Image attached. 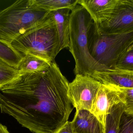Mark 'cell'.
Returning <instances> with one entry per match:
<instances>
[{"label":"cell","mask_w":133,"mask_h":133,"mask_svg":"<svg viewBox=\"0 0 133 133\" xmlns=\"http://www.w3.org/2000/svg\"><path fill=\"white\" fill-rule=\"evenodd\" d=\"M69 83L54 61L43 72L19 73L0 88V109L34 133H56L73 109Z\"/></svg>","instance_id":"1"},{"label":"cell","mask_w":133,"mask_h":133,"mask_svg":"<svg viewBox=\"0 0 133 133\" xmlns=\"http://www.w3.org/2000/svg\"><path fill=\"white\" fill-rule=\"evenodd\" d=\"M51 16V12L36 8L30 0L16 1L0 11V42L13 48L15 40Z\"/></svg>","instance_id":"2"},{"label":"cell","mask_w":133,"mask_h":133,"mask_svg":"<svg viewBox=\"0 0 133 133\" xmlns=\"http://www.w3.org/2000/svg\"><path fill=\"white\" fill-rule=\"evenodd\" d=\"M71 11L69 48L75 61L74 72L76 75L93 77L95 73L102 71L88 51V33L94 22L88 12L81 5H77Z\"/></svg>","instance_id":"3"},{"label":"cell","mask_w":133,"mask_h":133,"mask_svg":"<svg viewBox=\"0 0 133 133\" xmlns=\"http://www.w3.org/2000/svg\"><path fill=\"white\" fill-rule=\"evenodd\" d=\"M11 46L22 55L30 54L51 65L59 52V37L51 14L45 22L19 37Z\"/></svg>","instance_id":"4"},{"label":"cell","mask_w":133,"mask_h":133,"mask_svg":"<svg viewBox=\"0 0 133 133\" xmlns=\"http://www.w3.org/2000/svg\"><path fill=\"white\" fill-rule=\"evenodd\" d=\"M88 49L102 71L115 68L121 55L133 44V32L121 34L102 33L93 22L88 33Z\"/></svg>","instance_id":"5"},{"label":"cell","mask_w":133,"mask_h":133,"mask_svg":"<svg viewBox=\"0 0 133 133\" xmlns=\"http://www.w3.org/2000/svg\"><path fill=\"white\" fill-rule=\"evenodd\" d=\"M101 83L93 77L85 75H76L69 83L67 95L76 111H90L94 100Z\"/></svg>","instance_id":"6"},{"label":"cell","mask_w":133,"mask_h":133,"mask_svg":"<svg viewBox=\"0 0 133 133\" xmlns=\"http://www.w3.org/2000/svg\"><path fill=\"white\" fill-rule=\"evenodd\" d=\"M97 25L99 30L106 34L133 33V0H118L108 18Z\"/></svg>","instance_id":"7"},{"label":"cell","mask_w":133,"mask_h":133,"mask_svg":"<svg viewBox=\"0 0 133 133\" xmlns=\"http://www.w3.org/2000/svg\"><path fill=\"white\" fill-rule=\"evenodd\" d=\"M123 94L118 87L101 84L90 112L105 127L106 116L109 110L115 105L123 103Z\"/></svg>","instance_id":"8"},{"label":"cell","mask_w":133,"mask_h":133,"mask_svg":"<svg viewBox=\"0 0 133 133\" xmlns=\"http://www.w3.org/2000/svg\"><path fill=\"white\" fill-rule=\"evenodd\" d=\"M71 123L74 133H105L104 126L88 110L76 111Z\"/></svg>","instance_id":"9"},{"label":"cell","mask_w":133,"mask_h":133,"mask_svg":"<svg viewBox=\"0 0 133 133\" xmlns=\"http://www.w3.org/2000/svg\"><path fill=\"white\" fill-rule=\"evenodd\" d=\"M92 77L102 84L119 88L133 89V71L107 69L97 72Z\"/></svg>","instance_id":"10"},{"label":"cell","mask_w":133,"mask_h":133,"mask_svg":"<svg viewBox=\"0 0 133 133\" xmlns=\"http://www.w3.org/2000/svg\"><path fill=\"white\" fill-rule=\"evenodd\" d=\"M118 0H79L78 4L83 7L93 20L100 24L106 20Z\"/></svg>","instance_id":"11"},{"label":"cell","mask_w":133,"mask_h":133,"mask_svg":"<svg viewBox=\"0 0 133 133\" xmlns=\"http://www.w3.org/2000/svg\"><path fill=\"white\" fill-rule=\"evenodd\" d=\"M70 11L69 9H62L51 12L59 37V52L69 47Z\"/></svg>","instance_id":"12"},{"label":"cell","mask_w":133,"mask_h":133,"mask_svg":"<svg viewBox=\"0 0 133 133\" xmlns=\"http://www.w3.org/2000/svg\"><path fill=\"white\" fill-rule=\"evenodd\" d=\"M51 65L38 57L26 54L21 59L17 69L19 73L39 72L47 69Z\"/></svg>","instance_id":"13"},{"label":"cell","mask_w":133,"mask_h":133,"mask_svg":"<svg viewBox=\"0 0 133 133\" xmlns=\"http://www.w3.org/2000/svg\"><path fill=\"white\" fill-rule=\"evenodd\" d=\"M125 111L123 102L115 105L110 109L105 119V133H118L121 118Z\"/></svg>","instance_id":"14"},{"label":"cell","mask_w":133,"mask_h":133,"mask_svg":"<svg viewBox=\"0 0 133 133\" xmlns=\"http://www.w3.org/2000/svg\"><path fill=\"white\" fill-rule=\"evenodd\" d=\"M36 8L51 12L62 9H73L78 4L79 0H30Z\"/></svg>","instance_id":"15"},{"label":"cell","mask_w":133,"mask_h":133,"mask_svg":"<svg viewBox=\"0 0 133 133\" xmlns=\"http://www.w3.org/2000/svg\"><path fill=\"white\" fill-rule=\"evenodd\" d=\"M23 55L5 44L0 42V58L17 68Z\"/></svg>","instance_id":"16"},{"label":"cell","mask_w":133,"mask_h":133,"mask_svg":"<svg viewBox=\"0 0 133 133\" xmlns=\"http://www.w3.org/2000/svg\"><path fill=\"white\" fill-rule=\"evenodd\" d=\"M18 74L17 68L0 58V88L12 80Z\"/></svg>","instance_id":"17"},{"label":"cell","mask_w":133,"mask_h":133,"mask_svg":"<svg viewBox=\"0 0 133 133\" xmlns=\"http://www.w3.org/2000/svg\"><path fill=\"white\" fill-rule=\"evenodd\" d=\"M114 69L133 71V44L121 55Z\"/></svg>","instance_id":"18"},{"label":"cell","mask_w":133,"mask_h":133,"mask_svg":"<svg viewBox=\"0 0 133 133\" xmlns=\"http://www.w3.org/2000/svg\"><path fill=\"white\" fill-rule=\"evenodd\" d=\"M118 88L123 94L125 112L129 115H133V89Z\"/></svg>","instance_id":"19"},{"label":"cell","mask_w":133,"mask_h":133,"mask_svg":"<svg viewBox=\"0 0 133 133\" xmlns=\"http://www.w3.org/2000/svg\"><path fill=\"white\" fill-rule=\"evenodd\" d=\"M118 133H133V115L124 112L121 118Z\"/></svg>","instance_id":"20"},{"label":"cell","mask_w":133,"mask_h":133,"mask_svg":"<svg viewBox=\"0 0 133 133\" xmlns=\"http://www.w3.org/2000/svg\"><path fill=\"white\" fill-rule=\"evenodd\" d=\"M56 133H74L72 129L71 122L67 121L60 130Z\"/></svg>","instance_id":"21"},{"label":"cell","mask_w":133,"mask_h":133,"mask_svg":"<svg viewBox=\"0 0 133 133\" xmlns=\"http://www.w3.org/2000/svg\"><path fill=\"white\" fill-rule=\"evenodd\" d=\"M0 133H10L8 130L7 127L0 123Z\"/></svg>","instance_id":"22"}]
</instances>
